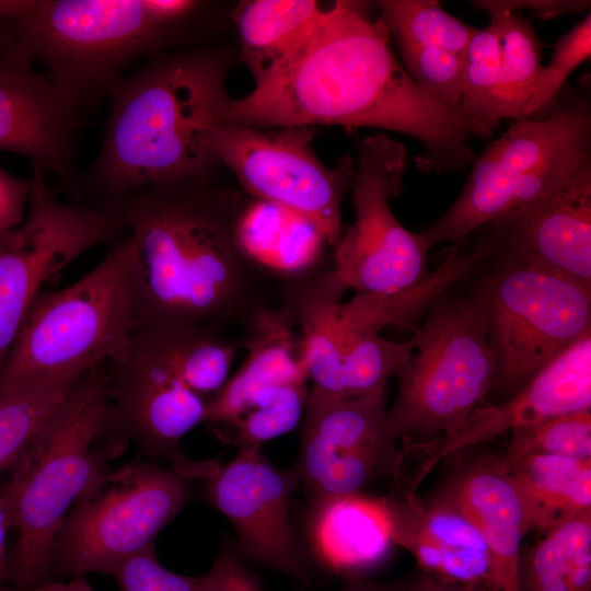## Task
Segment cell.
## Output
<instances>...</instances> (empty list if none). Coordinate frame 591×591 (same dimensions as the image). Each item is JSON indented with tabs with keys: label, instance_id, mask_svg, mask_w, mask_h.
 I'll return each instance as SVG.
<instances>
[{
	"label": "cell",
	"instance_id": "obj_15",
	"mask_svg": "<svg viewBox=\"0 0 591 591\" xmlns=\"http://www.w3.org/2000/svg\"><path fill=\"white\" fill-rule=\"evenodd\" d=\"M111 424L151 456L192 479L213 477L216 460H195L181 440L205 421L207 399L192 391L153 349L134 336L129 356L109 364Z\"/></svg>",
	"mask_w": 591,
	"mask_h": 591
},
{
	"label": "cell",
	"instance_id": "obj_17",
	"mask_svg": "<svg viewBox=\"0 0 591 591\" xmlns=\"http://www.w3.org/2000/svg\"><path fill=\"white\" fill-rule=\"evenodd\" d=\"M480 228L506 259L591 288V158Z\"/></svg>",
	"mask_w": 591,
	"mask_h": 591
},
{
	"label": "cell",
	"instance_id": "obj_3",
	"mask_svg": "<svg viewBox=\"0 0 591 591\" xmlns=\"http://www.w3.org/2000/svg\"><path fill=\"white\" fill-rule=\"evenodd\" d=\"M231 59L213 48L163 51L108 91L109 111L85 188L112 206L147 188L209 183L216 131L231 101Z\"/></svg>",
	"mask_w": 591,
	"mask_h": 591
},
{
	"label": "cell",
	"instance_id": "obj_43",
	"mask_svg": "<svg viewBox=\"0 0 591 591\" xmlns=\"http://www.w3.org/2000/svg\"><path fill=\"white\" fill-rule=\"evenodd\" d=\"M413 576L387 582H374L369 579L350 580L338 591H407Z\"/></svg>",
	"mask_w": 591,
	"mask_h": 591
},
{
	"label": "cell",
	"instance_id": "obj_7",
	"mask_svg": "<svg viewBox=\"0 0 591 591\" xmlns=\"http://www.w3.org/2000/svg\"><path fill=\"white\" fill-rule=\"evenodd\" d=\"M414 331L386 409L387 430L407 453L456 431L493 390L497 371L479 289L441 298Z\"/></svg>",
	"mask_w": 591,
	"mask_h": 591
},
{
	"label": "cell",
	"instance_id": "obj_39",
	"mask_svg": "<svg viewBox=\"0 0 591 591\" xmlns=\"http://www.w3.org/2000/svg\"><path fill=\"white\" fill-rule=\"evenodd\" d=\"M113 576L120 591H200L199 577L176 573L164 567L154 546L129 558Z\"/></svg>",
	"mask_w": 591,
	"mask_h": 591
},
{
	"label": "cell",
	"instance_id": "obj_10",
	"mask_svg": "<svg viewBox=\"0 0 591 591\" xmlns=\"http://www.w3.org/2000/svg\"><path fill=\"white\" fill-rule=\"evenodd\" d=\"M479 290L508 396L591 332V288L554 273L506 259Z\"/></svg>",
	"mask_w": 591,
	"mask_h": 591
},
{
	"label": "cell",
	"instance_id": "obj_34",
	"mask_svg": "<svg viewBox=\"0 0 591 591\" xmlns=\"http://www.w3.org/2000/svg\"><path fill=\"white\" fill-rule=\"evenodd\" d=\"M410 339L396 343L379 333L343 337L341 396L362 397L386 387L413 354Z\"/></svg>",
	"mask_w": 591,
	"mask_h": 591
},
{
	"label": "cell",
	"instance_id": "obj_2",
	"mask_svg": "<svg viewBox=\"0 0 591 591\" xmlns=\"http://www.w3.org/2000/svg\"><path fill=\"white\" fill-rule=\"evenodd\" d=\"M247 194L209 183L147 188L109 206L135 241L138 327L181 325L222 331L265 296L267 275L240 239Z\"/></svg>",
	"mask_w": 591,
	"mask_h": 591
},
{
	"label": "cell",
	"instance_id": "obj_35",
	"mask_svg": "<svg viewBox=\"0 0 591 591\" xmlns=\"http://www.w3.org/2000/svg\"><path fill=\"white\" fill-rule=\"evenodd\" d=\"M308 383L282 384L260 394L232 426L239 449H262L269 440L293 430L303 418Z\"/></svg>",
	"mask_w": 591,
	"mask_h": 591
},
{
	"label": "cell",
	"instance_id": "obj_16",
	"mask_svg": "<svg viewBox=\"0 0 591 591\" xmlns=\"http://www.w3.org/2000/svg\"><path fill=\"white\" fill-rule=\"evenodd\" d=\"M299 484L294 466H276L263 449H239L205 480L204 497L232 523L241 557L309 583V568L289 512Z\"/></svg>",
	"mask_w": 591,
	"mask_h": 591
},
{
	"label": "cell",
	"instance_id": "obj_30",
	"mask_svg": "<svg viewBox=\"0 0 591 591\" xmlns=\"http://www.w3.org/2000/svg\"><path fill=\"white\" fill-rule=\"evenodd\" d=\"M80 376H61L0 392V472L14 466Z\"/></svg>",
	"mask_w": 591,
	"mask_h": 591
},
{
	"label": "cell",
	"instance_id": "obj_5",
	"mask_svg": "<svg viewBox=\"0 0 591 591\" xmlns=\"http://www.w3.org/2000/svg\"><path fill=\"white\" fill-rule=\"evenodd\" d=\"M139 287L137 248L126 232L74 283L42 289L0 370V392L124 361L138 324Z\"/></svg>",
	"mask_w": 591,
	"mask_h": 591
},
{
	"label": "cell",
	"instance_id": "obj_46",
	"mask_svg": "<svg viewBox=\"0 0 591 591\" xmlns=\"http://www.w3.org/2000/svg\"><path fill=\"white\" fill-rule=\"evenodd\" d=\"M12 528H14L12 511L3 493L0 491V558H4L7 535Z\"/></svg>",
	"mask_w": 591,
	"mask_h": 591
},
{
	"label": "cell",
	"instance_id": "obj_38",
	"mask_svg": "<svg viewBox=\"0 0 591 591\" xmlns=\"http://www.w3.org/2000/svg\"><path fill=\"white\" fill-rule=\"evenodd\" d=\"M591 55V14L584 18L555 43L548 62L541 66L524 118L545 109L567 78Z\"/></svg>",
	"mask_w": 591,
	"mask_h": 591
},
{
	"label": "cell",
	"instance_id": "obj_29",
	"mask_svg": "<svg viewBox=\"0 0 591 591\" xmlns=\"http://www.w3.org/2000/svg\"><path fill=\"white\" fill-rule=\"evenodd\" d=\"M519 591H591V513L522 546Z\"/></svg>",
	"mask_w": 591,
	"mask_h": 591
},
{
	"label": "cell",
	"instance_id": "obj_25",
	"mask_svg": "<svg viewBox=\"0 0 591 591\" xmlns=\"http://www.w3.org/2000/svg\"><path fill=\"white\" fill-rule=\"evenodd\" d=\"M326 9L315 0H246L231 12L236 25L239 57L254 86L277 73L310 38Z\"/></svg>",
	"mask_w": 591,
	"mask_h": 591
},
{
	"label": "cell",
	"instance_id": "obj_9",
	"mask_svg": "<svg viewBox=\"0 0 591 591\" xmlns=\"http://www.w3.org/2000/svg\"><path fill=\"white\" fill-rule=\"evenodd\" d=\"M188 497L189 479L170 466L135 462L105 471L81 495L59 531L54 575H113L154 546Z\"/></svg>",
	"mask_w": 591,
	"mask_h": 591
},
{
	"label": "cell",
	"instance_id": "obj_31",
	"mask_svg": "<svg viewBox=\"0 0 591 591\" xmlns=\"http://www.w3.org/2000/svg\"><path fill=\"white\" fill-rule=\"evenodd\" d=\"M501 48L495 117L523 119L541 68V43L532 25L517 13H489Z\"/></svg>",
	"mask_w": 591,
	"mask_h": 591
},
{
	"label": "cell",
	"instance_id": "obj_37",
	"mask_svg": "<svg viewBox=\"0 0 591 591\" xmlns=\"http://www.w3.org/2000/svg\"><path fill=\"white\" fill-rule=\"evenodd\" d=\"M395 44L403 67L415 83L437 104L461 119L464 57L408 43Z\"/></svg>",
	"mask_w": 591,
	"mask_h": 591
},
{
	"label": "cell",
	"instance_id": "obj_14",
	"mask_svg": "<svg viewBox=\"0 0 591 591\" xmlns=\"http://www.w3.org/2000/svg\"><path fill=\"white\" fill-rule=\"evenodd\" d=\"M386 409L385 387L347 399L308 394L294 468L311 502L402 476L407 452L387 430Z\"/></svg>",
	"mask_w": 591,
	"mask_h": 591
},
{
	"label": "cell",
	"instance_id": "obj_23",
	"mask_svg": "<svg viewBox=\"0 0 591 591\" xmlns=\"http://www.w3.org/2000/svg\"><path fill=\"white\" fill-rule=\"evenodd\" d=\"M308 532L322 565L347 581L367 579L394 546L383 497L363 493L311 502Z\"/></svg>",
	"mask_w": 591,
	"mask_h": 591
},
{
	"label": "cell",
	"instance_id": "obj_41",
	"mask_svg": "<svg viewBox=\"0 0 591 591\" xmlns=\"http://www.w3.org/2000/svg\"><path fill=\"white\" fill-rule=\"evenodd\" d=\"M474 7L486 12L517 13L529 10L538 16L547 19L565 13L589 12L590 1L587 0H478Z\"/></svg>",
	"mask_w": 591,
	"mask_h": 591
},
{
	"label": "cell",
	"instance_id": "obj_32",
	"mask_svg": "<svg viewBox=\"0 0 591 591\" xmlns=\"http://www.w3.org/2000/svg\"><path fill=\"white\" fill-rule=\"evenodd\" d=\"M379 19L395 43L437 48L464 57L477 28L445 12L433 0H381Z\"/></svg>",
	"mask_w": 591,
	"mask_h": 591
},
{
	"label": "cell",
	"instance_id": "obj_45",
	"mask_svg": "<svg viewBox=\"0 0 591 591\" xmlns=\"http://www.w3.org/2000/svg\"><path fill=\"white\" fill-rule=\"evenodd\" d=\"M30 591H94L83 577H74L67 582L49 580Z\"/></svg>",
	"mask_w": 591,
	"mask_h": 591
},
{
	"label": "cell",
	"instance_id": "obj_12",
	"mask_svg": "<svg viewBox=\"0 0 591 591\" xmlns=\"http://www.w3.org/2000/svg\"><path fill=\"white\" fill-rule=\"evenodd\" d=\"M126 232L115 210L60 199L47 176L32 169L24 219L0 236V370L43 285L90 248Z\"/></svg>",
	"mask_w": 591,
	"mask_h": 591
},
{
	"label": "cell",
	"instance_id": "obj_27",
	"mask_svg": "<svg viewBox=\"0 0 591 591\" xmlns=\"http://www.w3.org/2000/svg\"><path fill=\"white\" fill-rule=\"evenodd\" d=\"M506 464L521 500L528 534L541 535L591 513V460L530 455Z\"/></svg>",
	"mask_w": 591,
	"mask_h": 591
},
{
	"label": "cell",
	"instance_id": "obj_6",
	"mask_svg": "<svg viewBox=\"0 0 591 591\" xmlns=\"http://www.w3.org/2000/svg\"><path fill=\"white\" fill-rule=\"evenodd\" d=\"M109 418L111 371L103 364L78 380L1 490L18 531L20 591L53 580L59 531L81 495L105 472L95 445Z\"/></svg>",
	"mask_w": 591,
	"mask_h": 591
},
{
	"label": "cell",
	"instance_id": "obj_26",
	"mask_svg": "<svg viewBox=\"0 0 591 591\" xmlns=\"http://www.w3.org/2000/svg\"><path fill=\"white\" fill-rule=\"evenodd\" d=\"M494 255L493 243L484 236L463 248L454 243L442 263L417 285L391 296L374 297L357 293L340 309L341 337L379 333L387 326L415 328V321L438 302L454 285L471 275Z\"/></svg>",
	"mask_w": 591,
	"mask_h": 591
},
{
	"label": "cell",
	"instance_id": "obj_28",
	"mask_svg": "<svg viewBox=\"0 0 591 591\" xmlns=\"http://www.w3.org/2000/svg\"><path fill=\"white\" fill-rule=\"evenodd\" d=\"M134 336L162 357L185 385L205 399L212 398L225 384L233 359L242 348L240 339L206 327H138Z\"/></svg>",
	"mask_w": 591,
	"mask_h": 591
},
{
	"label": "cell",
	"instance_id": "obj_21",
	"mask_svg": "<svg viewBox=\"0 0 591 591\" xmlns=\"http://www.w3.org/2000/svg\"><path fill=\"white\" fill-rule=\"evenodd\" d=\"M241 326L246 359L207 402L205 421L216 427L231 429L248 406L271 387L309 382L296 323L285 301L257 306Z\"/></svg>",
	"mask_w": 591,
	"mask_h": 591
},
{
	"label": "cell",
	"instance_id": "obj_47",
	"mask_svg": "<svg viewBox=\"0 0 591 591\" xmlns=\"http://www.w3.org/2000/svg\"><path fill=\"white\" fill-rule=\"evenodd\" d=\"M3 560H4V558H0V577H1V575H2L3 567H4V566H3Z\"/></svg>",
	"mask_w": 591,
	"mask_h": 591
},
{
	"label": "cell",
	"instance_id": "obj_22",
	"mask_svg": "<svg viewBox=\"0 0 591 591\" xmlns=\"http://www.w3.org/2000/svg\"><path fill=\"white\" fill-rule=\"evenodd\" d=\"M474 520L489 548L499 591H519V559L528 534L519 494L503 459L463 461L439 486Z\"/></svg>",
	"mask_w": 591,
	"mask_h": 591
},
{
	"label": "cell",
	"instance_id": "obj_44",
	"mask_svg": "<svg viewBox=\"0 0 591 591\" xmlns=\"http://www.w3.org/2000/svg\"><path fill=\"white\" fill-rule=\"evenodd\" d=\"M407 591H486L478 588L466 587L439 580L429 575L418 572L414 575Z\"/></svg>",
	"mask_w": 591,
	"mask_h": 591
},
{
	"label": "cell",
	"instance_id": "obj_24",
	"mask_svg": "<svg viewBox=\"0 0 591 591\" xmlns=\"http://www.w3.org/2000/svg\"><path fill=\"white\" fill-rule=\"evenodd\" d=\"M346 290L332 267L314 269L290 280L282 290V301L292 313L312 383L309 393L323 399H343L339 318Z\"/></svg>",
	"mask_w": 591,
	"mask_h": 591
},
{
	"label": "cell",
	"instance_id": "obj_8",
	"mask_svg": "<svg viewBox=\"0 0 591 591\" xmlns=\"http://www.w3.org/2000/svg\"><path fill=\"white\" fill-rule=\"evenodd\" d=\"M591 158V107L580 97L547 118L517 120L473 162L463 190L420 236L429 248L460 243Z\"/></svg>",
	"mask_w": 591,
	"mask_h": 591
},
{
	"label": "cell",
	"instance_id": "obj_19",
	"mask_svg": "<svg viewBox=\"0 0 591 591\" xmlns=\"http://www.w3.org/2000/svg\"><path fill=\"white\" fill-rule=\"evenodd\" d=\"M591 410V332L507 401L477 407L453 433L425 452L406 489L416 491L438 463L460 451L548 418Z\"/></svg>",
	"mask_w": 591,
	"mask_h": 591
},
{
	"label": "cell",
	"instance_id": "obj_1",
	"mask_svg": "<svg viewBox=\"0 0 591 591\" xmlns=\"http://www.w3.org/2000/svg\"><path fill=\"white\" fill-rule=\"evenodd\" d=\"M391 35L362 2L339 0L289 61L240 99L224 124L262 129L337 125L405 134L425 148V170L474 160L461 119L431 100L395 56Z\"/></svg>",
	"mask_w": 591,
	"mask_h": 591
},
{
	"label": "cell",
	"instance_id": "obj_13",
	"mask_svg": "<svg viewBox=\"0 0 591 591\" xmlns=\"http://www.w3.org/2000/svg\"><path fill=\"white\" fill-rule=\"evenodd\" d=\"M314 135L312 127L224 124L216 131L215 150L243 192L306 220L334 250L344 232L341 200L355 169L349 158L334 167L324 164L313 150Z\"/></svg>",
	"mask_w": 591,
	"mask_h": 591
},
{
	"label": "cell",
	"instance_id": "obj_40",
	"mask_svg": "<svg viewBox=\"0 0 591 591\" xmlns=\"http://www.w3.org/2000/svg\"><path fill=\"white\" fill-rule=\"evenodd\" d=\"M199 580L200 591H264L228 541L222 543L212 566Z\"/></svg>",
	"mask_w": 591,
	"mask_h": 591
},
{
	"label": "cell",
	"instance_id": "obj_36",
	"mask_svg": "<svg viewBox=\"0 0 591 591\" xmlns=\"http://www.w3.org/2000/svg\"><path fill=\"white\" fill-rule=\"evenodd\" d=\"M510 433L506 462L530 455L591 460V410L555 416Z\"/></svg>",
	"mask_w": 591,
	"mask_h": 591
},
{
	"label": "cell",
	"instance_id": "obj_20",
	"mask_svg": "<svg viewBox=\"0 0 591 591\" xmlns=\"http://www.w3.org/2000/svg\"><path fill=\"white\" fill-rule=\"evenodd\" d=\"M383 499L394 545L413 556L420 572L451 583L499 591L484 536L454 499L440 489L426 499L408 489Z\"/></svg>",
	"mask_w": 591,
	"mask_h": 591
},
{
	"label": "cell",
	"instance_id": "obj_42",
	"mask_svg": "<svg viewBox=\"0 0 591 591\" xmlns=\"http://www.w3.org/2000/svg\"><path fill=\"white\" fill-rule=\"evenodd\" d=\"M28 196L30 179L14 176L0 166V236L23 221Z\"/></svg>",
	"mask_w": 591,
	"mask_h": 591
},
{
	"label": "cell",
	"instance_id": "obj_33",
	"mask_svg": "<svg viewBox=\"0 0 591 591\" xmlns=\"http://www.w3.org/2000/svg\"><path fill=\"white\" fill-rule=\"evenodd\" d=\"M461 120L467 134L488 137L499 125L495 117L501 59L496 22L476 30L464 55Z\"/></svg>",
	"mask_w": 591,
	"mask_h": 591
},
{
	"label": "cell",
	"instance_id": "obj_18",
	"mask_svg": "<svg viewBox=\"0 0 591 591\" xmlns=\"http://www.w3.org/2000/svg\"><path fill=\"white\" fill-rule=\"evenodd\" d=\"M81 106L8 39L0 47V151L22 155L32 169L69 184Z\"/></svg>",
	"mask_w": 591,
	"mask_h": 591
},
{
	"label": "cell",
	"instance_id": "obj_11",
	"mask_svg": "<svg viewBox=\"0 0 591 591\" xmlns=\"http://www.w3.org/2000/svg\"><path fill=\"white\" fill-rule=\"evenodd\" d=\"M407 154L402 142L376 132L358 143L351 184L354 222L333 250V273L346 289L383 297L404 291L427 275L429 247L390 207L403 187Z\"/></svg>",
	"mask_w": 591,
	"mask_h": 591
},
{
	"label": "cell",
	"instance_id": "obj_4",
	"mask_svg": "<svg viewBox=\"0 0 591 591\" xmlns=\"http://www.w3.org/2000/svg\"><path fill=\"white\" fill-rule=\"evenodd\" d=\"M194 0H0V32L81 105L142 57L165 51L199 13Z\"/></svg>",
	"mask_w": 591,
	"mask_h": 591
}]
</instances>
